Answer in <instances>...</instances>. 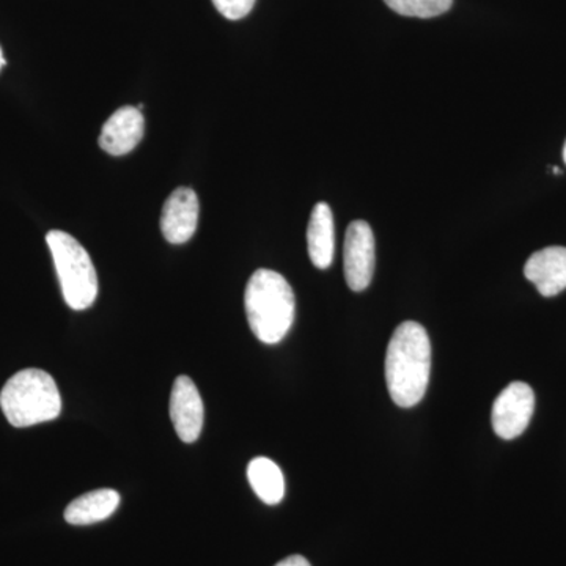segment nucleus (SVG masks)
Here are the masks:
<instances>
[{"label":"nucleus","instance_id":"7ed1b4c3","mask_svg":"<svg viewBox=\"0 0 566 566\" xmlns=\"http://www.w3.org/2000/svg\"><path fill=\"white\" fill-rule=\"evenodd\" d=\"M0 408L13 427L28 428L57 419L62 397L50 374L40 368H25L3 386Z\"/></svg>","mask_w":566,"mask_h":566},{"label":"nucleus","instance_id":"a211bd4d","mask_svg":"<svg viewBox=\"0 0 566 566\" xmlns=\"http://www.w3.org/2000/svg\"><path fill=\"white\" fill-rule=\"evenodd\" d=\"M564 159H565V163H566V142H565V147H564Z\"/></svg>","mask_w":566,"mask_h":566},{"label":"nucleus","instance_id":"1a4fd4ad","mask_svg":"<svg viewBox=\"0 0 566 566\" xmlns=\"http://www.w3.org/2000/svg\"><path fill=\"white\" fill-rule=\"evenodd\" d=\"M144 132L145 118L142 111L133 106L120 107L104 123L99 147L112 156L128 155L140 144Z\"/></svg>","mask_w":566,"mask_h":566},{"label":"nucleus","instance_id":"f3484780","mask_svg":"<svg viewBox=\"0 0 566 566\" xmlns=\"http://www.w3.org/2000/svg\"><path fill=\"white\" fill-rule=\"evenodd\" d=\"M6 59H3L2 50H0V70H2V66L6 65Z\"/></svg>","mask_w":566,"mask_h":566},{"label":"nucleus","instance_id":"f257e3e1","mask_svg":"<svg viewBox=\"0 0 566 566\" xmlns=\"http://www.w3.org/2000/svg\"><path fill=\"white\" fill-rule=\"evenodd\" d=\"M431 371V344L422 324L401 323L386 354V382L390 398L400 408L419 405L427 394Z\"/></svg>","mask_w":566,"mask_h":566},{"label":"nucleus","instance_id":"2eb2a0df","mask_svg":"<svg viewBox=\"0 0 566 566\" xmlns=\"http://www.w3.org/2000/svg\"><path fill=\"white\" fill-rule=\"evenodd\" d=\"M216 9L230 21L243 20L251 13L255 0H212Z\"/></svg>","mask_w":566,"mask_h":566},{"label":"nucleus","instance_id":"9d476101","mask_svg":"<svg viewBox=\"0 0 566 566\" xmlns=\"http://www.w3.org/2000/svg\"><path fill=\"white\" fill-rule=\"evenodd\" d=\"M524 274L545 297L557 296L566 289V248L542 249L527 260Z\"/></svg>","mask_w":566,"mask_h":566},{"label":"nucleus","instance_id":"4468645a","mask_svg":"<svg viewBox=\"0 0 566 566\" xmlns=\"http://www.w3.org/2000/svg\"><path fill=\"white\" fill-rule=\"evenodd\" d=\"M385 2L395 13L427 20L449 11L453 0H385Z\"/></svg>","mask_w":566,"mask_h":566},{"label":"nucleus","instance_id":"ddd939ff","mask_svg":"<svg viewBox=\"0 0 566 566\" xmlns=\"http://www.w3.org/2000/svg\"><path fill=\"white\" fill-rule=\"evenodd\" d=\"M248 479L260 501L268 505L281 504L285 495V479L281 468L270 458H253L248 465Z\"/></svg>","mask_w":566,"mask_h":566},{"label":"nucleus","instance_id":"f8f14e48","mask_svg":"<svg viewBox=\"0 0 566 566\" xmlns=\"http://www.w3.org/2000/svg\"><path fill=\"white\" fill-rule=\"evenodd\" d=\"M120 505V494L114 490H95L74 499L65 510L71 526H91L114 515Z\"/></svg>","mask_w":566,"mask_h":566},{"label":"nucleus","instance_id":"39448f33","mask_svg":"<svg viewBox=\"0 0 566 566\" xmlns=\"http://www.w3.org/2000/svg\"><path fill=\"white\" fill-rule=\"evenodd\" d=\"M535 409V394L526 382L515 381L506 386L495 398L491 422L494 433L512 441L526 431Z\"/></svg>","mask_w":566,"mask_h":566},{"label":"nucleus","instance_id":"423d86ee","mask_svg":"<svg viewBox=\"0 0 566 566\" xmlns=\"http://www.w3.org/2000/svg\"><path fill=\"white\" fill-rule=\"evenodd\" d=\"M375 237L367 222L354 221L346 230L345 279L353 292L368 289L375 274Z\"/></svg>","mask_w":566,"mask_h":566},{"label":"nucleus","instance_id":"0eeeda50","mask_svg":"<svg viewBox=\"0 0 566 566\" xmlns=\"http://www.w3.org/2000/svg\"><path fill=\"white\" fill-rule=\"evenodd\" d=\"M203 401L199 389L189 376H178L170 395V419L178 438L192 444L202 434Z\"/></svg>","mask_w":566,"mask_h":566},{"label":"nucleus","instance_id":"6e6552de","mask_svg":"<svg viewBox=\"0 0 566 566\" xmlns=\"http://www.w3.org/2000/svg\"><path fill=\"white\" fill-rule=\"evenodd\" d=\"M199 197L191 188H178L163 208L161 232L170 244H185L199 226Z\"/></svg>","mask_w":566,"mask_h":566},{"label":"nucleus","instance_id":"9b49d317","mask_svg":"<svg viewBox=\"0 0 566 566\" xmlns=\"http://www.w3.org/2000/svg\"><path fill=\"white\" fill-rule=\"evenodd\" d=\"M308 255L318 270L333 264L335 252L334 216L329 205H315L307 227Z\"/></svg>","mask_w":566,"mask_h":566},{"label":"nucleus","instance_id":"f03ea898","mask_svg":"<svg viewBox=\"0 0 566 566\" xmlns=\"http://www.w3.org/2000/svg\"><path fill=\"white\" fill-rule=\"evenodd\" d=\"M244 307L255 337L263 344L275 345L292 329L296 300L283 275L259 270L245 286Z\"/></svg>","mask_w":566,"mask_h":566},{"label":"nucleus","instance_id":"20e7f679","mask_svg":"<svg viewBox=\"0 0 566 566\" xmlns=\"http://www.w3.org/2000/svg\"><path fill=\"white\" fill-rule=\"evenodd\" d=\"M65 303L73 311H87L98 296V275L88 252L76 238L62 230L46 234Z\"/></svg>","mask_w":566,"mask_h":566},{"label":"nucleus","instance_id":"dca6fc26","mask_svg":"<svg viewBox=\"0 0 566 566\" xmlns=\"http://www.w3.org/2000/svg\"><path fill=\"white\" fill-rule=\"evenodd\" d=\"M275 566H311V564H308L307 558L303 556H290L283 558V560L279 562Z\"/></svg>","mask_w":566,"mask_h":566}]
</instances>
